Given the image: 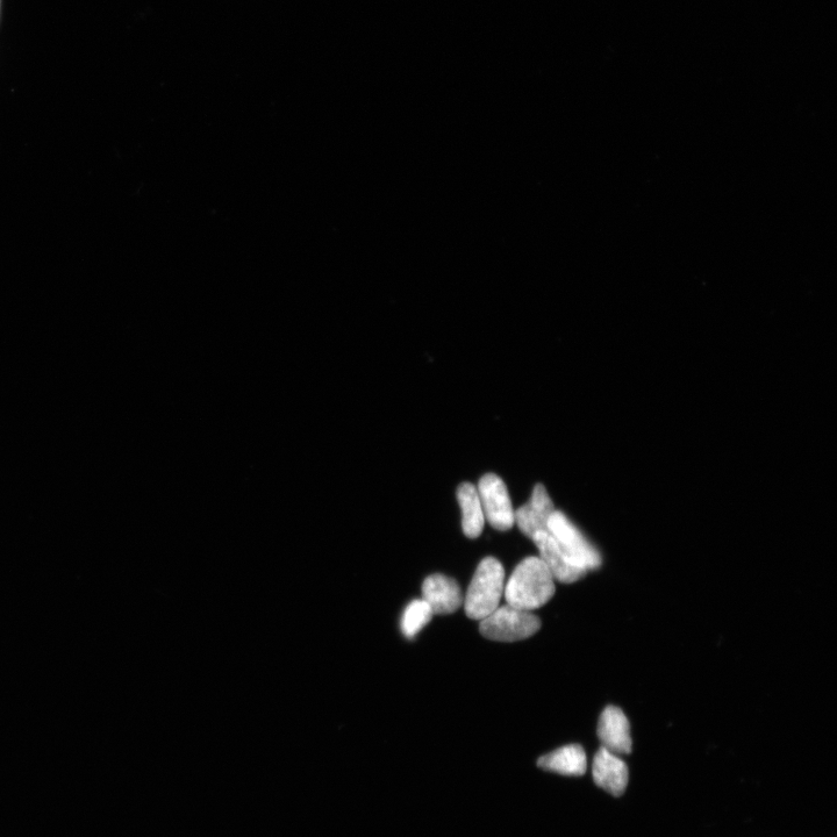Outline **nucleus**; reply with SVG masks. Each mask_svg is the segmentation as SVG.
I'll return each instance as SVG.
<instances>
[{"label": "nucleus", "instance_id": "12", "mask_svg": "<svg viewBox=\"0 0 837 837\" xmlns=\"http://www.w3.org/2000/svg\"><path fill=\"white\" fill-rule=\"evenodd\" d=\"M457 498L462 510L463 533L469 539L481 536L485 525V517L481 498L474 484L462 483L457 490Z\"/></svg>", "mask_w": 837, "mask_h": 837}, {"label": "nucleus", "instance_id": "6", "mask_svg": "<svg viewBox=\"0 0 837 837\" xmlns=\"http://www.w3.org/2000/svg\"><path fill=\"white\" fill-rule=\"evenodd\" d=\"M598 736L603 747L622 756L631 754V725L624 712L617 706H608L600 715Z\"/></svg>", "mask_w": 837, "mask_h": 837}, {"label": "nucleus", "instance_id": "3", "mask_svg": "<svg viewBox=\"0 0 837 837\" xmlns=\"http://www.w3.org/2000/svg\"><path fill=\"white\" fill-rule=\"evenodd\" d=\"M541 628V620L532 612L506 605L482 620L479 632L485 639L515 642L531 638Z\"/></svg>", "mask_w": 837, "mask_h": 837}, {"label": "nucleus", "instance_id": "11", "mask_svg": "<svg viewBox=\"0 0 837 837\" xmlns=\"http://www.w3.org/2000/svg\"><path fill=\"white\" fill-rule=\"evenodd\" d=\"M539 768L564 776H583L588 758L579 744H570L539 758Z\"/></svg>", "mask_w": 837, "mask_h": 837}, {"label": "nucleus", "instance_id": "8", "mask_svg": "<svg viewBox=\"0 0 837 837\" xmlns=\"http://www.w3.org/2000/svg\"><path fill=\"white\" fill-rule=\"evenodd\" d=\"M532 540L539 549L541 560L545 562L556 581L571 584L588 574V571L577 567L569 560L549 532L536 534Z\"/></svg>", "mask_w": 837, "mask_h": 837}, {"label": "nucleus", "instance_id": "2", "mask_svg": "<svg viewBox=\"0 0 837 837\" xmlns=\"http://www.w3.org/2000/svg\"><path fill=\"white\" fill-rule=\"evenodd\" d=\"M505 591V570L496 558L486 557L479 563L465 596V614L483 620L497 610Z\"/></svg>", "mask_w": 837, "mask_h": 837}, {"label": "nucleus", "instance_id": "7", "mask_svg": "<svg viewBox=\"0 0 837 837\" xmlns=\"http://www.w3.org/2000/svg\"><path fill=\"white\" fill-rule=\"evenodd\" d=\"M555 511L545 486L538 484L531 502L514 512L515 524L527 538L533 539L536 534L548 532V521Z\"/></svg>", "mask_w": 837, "mask_h": 837}, {"label": "nucleus", "instance_id": "10", "mask_svg": "<svg viewBox=\"0 0 837 837\" xmlns=\"http://www.w3.org/2000/svg\"><path fill=\"white\" fill-rule=\"evenodd\" d=\"M422 597L434 614L446 615L459 610L463 604L460 585L445 575H432L422 584Z\"/></svg>", "mask_w": 837, "mask_h": 837}, {"label": "nucleus", "instance_id": "9", "mask_svg": "<svg viewBox=\"0 0 837 837\" xmlns=\"http://www.w3.org/2000/svg\"><path fill=\"white\" fill-rule=\"evenodd\" d=\"M592 776L600 789L620 797L628 785V767L618 755L602 747L593 760Z\"/></svg>", "mask_w": 837, "mask_h": 837}, {"label": "nucleus", "instance_id": "1", "mask_svg": "<svg viewBox=\"0 0 837 837\" xmlns=\"http://www.w3.org/2000/svg\"><path fill=\"white\" fill-rule=\"evenodd\" d=\"M504 595L507 605L528 612L538 610L555 595L554 577L540 557H527L513 571Z\"/></svg>", "mask_w": 837, "mask_h": 837}, {"label": "nucleus", "instance_id": "4", "mask_svg": "<svg viewBox=\"0 0 837 837\" xmlns=\"http://www.w3.org/2000/svg\"><path fill=\"white\" fill-rule=\"evenodd\" d=\"M548 532L562 552L577 567L585 571L596 570L602 565V556L592 547L581 532L571 524L562 512L555 511L548 521Z\"/></svg>", "mask_w": 837, "mask_h": 837}, {"label": "nucleus", "instance_id": "13", "mask_svg": "<svg viewBox=\"0 0 837 837\" xmlns=\"http://www.w3.org/2000/svg\"><path fill=\"white\" fill-rule=\"evenodd\" d=\"M432 608L425 602L424 599L413 600L412 603L405 608L402 622V632L407 639H413L421 629L429 624L433 618Z\"/></svg>", "mask_w": 837, "mask_h": 837}, {"label": "nucleus", "instance_id": "5", "mask_svg": "<svg viewBox=\"0 0 837 837\" xmlns=\"http://www.w3.org/2000/svg\"><path fill=\"white\" fill-rule=\"evenodd\" d=\"M485 520L499 532H507L514 526V510L502 478L488 474L478 483Z\"/></svg>", "mask_w": 837, "mask_h": 837}]
</instances>
